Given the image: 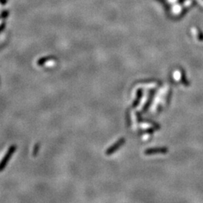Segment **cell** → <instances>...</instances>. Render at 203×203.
<instances>
[{
	"instance_id": "obj_3",
	"label": "cell",
	"mask_w": 203,
	"mask_h": 203,
	"mask_svg": "<svg viewBox=\"0 0 203 203\" xmlns=\"http://www.w3.org/2000/svg\"><path fill=\"white\" fill-rule=\"evenodd\" d=\"M169 151V149L166 147H153V148H148L144 151L146 155H152L155 153H166Z\"/></svg>"
},
{
	"instance_id": "obj_7",
	"label": "cell",
	"mask_w": 203,
	"mask_h": 203,
	"mask_svg": "<svg viewBox=\"0 0 203 203\" xmlns=\"http://www.w3.org/2000/svg\"><path fill=\"white\" fill-rule=\"evenodd\" d=\"M39 144H36V145L35 146L34 150H33V155H34V156H36V154H37V151H39Z\"/></svg>"
},
{
	"instance_id": "obj_6",
	"label": "cell",
	"mask_w": 203,
	"mask_h": 203,
	"mask_svg": "<svg viewBox=\"0 0 203 203\" xmlns=\"http://www.w3.org/2000/svg\"><path fill=\"white\" fill-rule=\"evenodd\" d=\"M181 81H182V84L184 85V86L187 87L190 85L189 81H188L187 79L186 75H185V73H184V70H181Z\"/></svg>"
},
{
	"instance_id": "obj_1",
	"label": "cell",
	"mask_w": 203,
	"mask_h": 203,
	"mask_svg": "<svg viewBox=\"0 0 203 203\" xmlns=\"http://www.w3.org/2000/svg\"><path fill=\"white\" fill-rule=\"evenodd\" d=\"M16 151V146L15 145H12L9 147L8 150L7 151V153H5V156L2 158V159L0 162V172H2L5 169V168L6 167L8 162H9L10 159L12 156L13 153Z\"/></svg>"
},
{
	"instance_id": "obj_5",
	"label": "cell",
	"mask_w": 203,
	"mask_h": 203,
	"mask_svg": "<svg viewBox=\"0 0 203 203\" xmlns=\"http://www.w3.org/2000/svg\"><path fill=\"white\" fill-rule=\"evenodd\" d=\"M53 59H54V58L51 57V56H47V57H43V58H41V59H39V61H38L37 63H38V65H39V66H43V65H44V63H47V62H48V61L53 60Z\"/></svg>"
},
{
	"instance_id": "obj_4",
	"label": "cell",
	"mask_w": 203,
	"mask_h": 203,
	"mask_svg": "<svg viewBox=\"0 0 203 203\" xmlns=\"http://www.w3.org/2000/svg\"><path fill=\"white\" fill-rule=\"evenodd\" d=\"M142 90L140 89L137 91V94H136V99H135L134 102H133V108H136V107L138 105H139V102H140V101H141V99H142Z\"/></svg>"
},
{
	"instance_id": "obj_2",
	"label": "cell",
	"mask_w": 203,
	"mask_h": 203,
	"mask_svg": "<svg viewBox=\"0 0 203 203\" xmlns=\"http://www.w3.org/2000/svg\"><path fill=\"white\" fill-rule=\"evenodd\" d=\"M126 142V139L124 138H121V139H119L116 143H114L112 146H111L110 147H108V150H106L105 153L107 155H111L113 153H114L115 151H117L119 148H120L121 146H123L124 144Z\"/></svg>"
}]
</instances>
